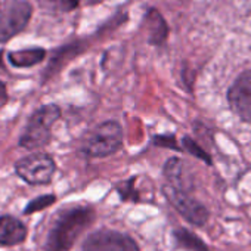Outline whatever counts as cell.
<instances>
[{
    "instance_id": "obj_9",
    "label": "cell",
    "mask_w": 251,
    "mask_h": 251,
    "mask_svg": "<svg viewBox=\"0 0 251 251\" xmlns=\"http://www.w3.org/2000/svg\"><path fill=\"white\" fill-rule=\"evenodd\" d=\"M163 175L166 177L167 185H170L172 188L192 192V189H194L192 179L186 173L185 163L182 160H179L177 157H172L166 161V164L163 167Z\"/></svg>"
},
{
    "instance_id": "obj_1",
    "label": "cell",
    "mask_w": 251,
    "mask_h": 251,
    "mask_svg": "<svg viewBox=\"0 0 251 251\" xmlns=\"http://www.w3.org/2000/svg\"><path fill=\"white\" fill-rule=\"evenodd\" d=\"M96 217L90 205H74L62 210L46 238V251H70L80 235L93 223Z\"/></svg>"
},
{
    "instance_id": "obj_11",
    "label": "cell",
    "mask_w": 251,
    "mask_h": 251,
    "mask_svg": "<svg viewBox=\"0 0 251 251\" xmlns=\"http://www.w3.org/2000/svg\"><path fill=\"white\" fill-rule=\"evenodd\" d=\"M27 238L25 225L14 216H0V245L14 247Z\"/></svg>"
},
{
    "instance_id": "obj_8",
    "label": "cell",
    "mask_w": 251,
    "mask_h": 251,
    "mask_svg": "<svg viewBox=\"0 0 251 251\" xmlns=\"http://www.w3.org/2000/svg\"><path fill=\"white\" fill-rule=\"evenodd\" d=\"M226 98L232 112L244 123H251V70L242 71L233 80Z\"/></svg>"
},
{
    "instance_id": "obj_6",
    "label": "cell",
    "mask_w": 251,
    "mask_h": 251,
    "mask_svg": "<svg viewBox=\"0 0 251 251\" xmlns=\"http://www.w3.org/2000/svg\"><path fill=\"white\" fill-rule=\"evenodd\" d=\"M33 14L27 0H11L0 11V43H5L20 34L28 24Z\"/></svg>"
},
{
    "instance_id": "obj_10",
    "label": "cell",
    "mask_w": 251,
    "mask_h": 251,
    "mask_svg": "<svg viewBox=\"0 0 251 251\" xmlns=\"http://www.w3.org/2000/svg\"><path fill=\"white\" fill-rule=\"evenodd\" d=\"M148 43L152 46H164L169 39V25L158 9H148L144 18Z\"/></svg>"
},
{
    "instance_id": "obj_18",
    "label": "cell",
    "mask_w": 251,
    "mask_h": 251,
    "mask_svg": "<svg viewBox=\"0 0 251 251\" xmlns=\"http://www.w3.org/2000/svg\"><path fill=\"white\" fill-rule=\"evenodd\" d=\"M154 145L157 147H163V148H169V150H173V151H183V148H180L177 145V141L173 135H160V136H155L154 138Z\"/></svg>"
},
{
    "instance_id": "obj_17",
    "label": "cell",
    "mask_w": 251,
    "mask_h": 251,
    "mask_svg": "<svg viewBox=\"0 0 251 251\" xmlns=\"http://www.w3.org/2000/svg\"><path fill=\"white\" fill-rule=\"evenodd\" d=\"M135 182H136V177H130L129 180L117 185V191L123 201H135V202L139 201V194L135 189Z\"/></svg>"
},
{
    "instance_id": "obj_14",
    "label": "cell",
    "mask_w": 251,
    "mask_h": 251,
    "mask_svg": "<svg viewBox=\"0 0 251 251\" xmlns=\"http://www.w3.org/2000/svg\"><path fill=\"white\" fill-rule=\"evenodd\" d=\"M39 3L52 14H68L78 8L80 0H39Z\"/></svg>"
},
{
    "instance_id": "obj_13",
    "label": "cell",
    "mask_w": 251,
    "mask_h": 251,
    "mask_svg": "<svg viewBox=\"0 0 251 251\" xmlns=\"http://www.w3.org/2000/svg\"><path fill=\"white\" fill-rule=\"evenodd\" d=\"M173 238L177 247L189 250V251H211L208 245L192 230L186 227H179L173 230Z\"/></svg>"
},
{
    "instance_id": "obj_7",
    "label": "cell",
    "mask_w": 251,
    "mask_h": 251,
    "mask_svg": "<svg viewBox=\"0 0 251 251\" xmlns=\"http://www.w3.org/2000/svg\"><path fill=\"white\" fill-rule=\"evenodd\" d=\"M81 251H141V248L127 233L112 229H99L84 239Z\"/></svg>"
},
{
    "instance_id": "obj_15",
    "label": "cell",
    "mask_w": 251,
    "mask_h": 251,
    "mask_svg": "<svg viewBox=\"0 0 251 251\" xmlns=\"http://www.w3.org/2000/svg\"><path fill=\"white\" fill-rule=\"evenodd\" d=\"M182 148H183V151H186V152H189L191 155H194L195 158H198V160H201V161H204L205 164H208V166H211V157H210V154L197 142V141H194L192 138H189V136H183L182 138Z\"/></svg>"
},
{
    "instance_id": "obj_4",
    "label": "cell",
    "mask_w": 251,
    "mask_h": 251,
    "mask_svg": "<svg viewBox=\"0 0 251 251\" xmlns=\"http://www.w3.org/2000/svg\"><path fill=\"white\" fill-rule=\"evenodd\" d=\"M163 192L167 198V201L175 207V210L191 225L194 226H204L210 217L208 208L200 202L197 198L192 197L191 192L180 191L176 188H172L170 185L163 186Z\"/></svg>"
},
{
    "instance_id": "obj_5",
    "label": "cell",
    "mask_w": 251,
    "mask_h": 251,
    "mask_svg": "<svg viewBox=\"0 0 251 251\" xmlns=\"http://www.w3.org/2000/svg\"><path fill=\"white\" fill-rule=\"evenodd\" d=\"M56 170L53 158L48 154L37 152L17 161V175L30 185H46L52 180Z\"/></svg>"
},
{
    "instance_id": "obj_19",
    "label": "cell",
    "mask_w": 251,
    "mask_h": 251,
    "mask_svg": "<svg viewBox=\"0 0 251 251\" xmlns=\"http://www.w3.org/2000/svg\"><path fill=\"white\" fill-rule=\"evenodd\" d=\"M8 100V93H6V86L3 81H0V102L5 103Z\"/></svg>"
},
{
    "instance_id": "obj_16",
    "label": "cell",
    "mask_w": 251,
    "mask_h": 251,
    "mask_svg": "<svg viewBox=\"0 0 251 251\" xmlns=\"http://www.w3.org/2000/svg\"><path fill=\"white\" fill-rule=\"evenodd\" d=\"M56 201V197L53 194H48V195H40L34 200H31L27 205H25V210H24V214H33V213H37V211H42L48 207H50L53 202Z\"/></svg>"
},
{
    "instance_id": "obj_12",
    "label": "cell",
    "mask_w": 251,
    "mask_h": 251,
    "mask_svg": "<svg viewBox=\"0 0 251 251\" xmlns=\"http://www.w3.org/2000/svg\"><path fill=\"white\" fill-rule=\"evenodd\" d=\"M45 56H46V50L43 48H28V49L9 52L8 59L17 68H28L42 62Z\"/></svg>"
},
{
    "instance_id": "obj_2",
    "label": "cell",
    "mask_w": 251,
    "mask_h": 251,
    "mask_svg": "<svg viewBox=\"0 0 251 251\" xmlns=\"http://www.w3.org/2000/svg\"><path fill=\"white\" fill-rule=\"evenodd\" d=\"M61 117V108L55 103L43 105L28 120L24 133L20 138V147L25 150L43 148L52 138V127Z\"/></svg>"
},
{
    "instance_id": "obj_3",
    "label": "cell",
    "mask_w": 251,
    "mask_h": 251,
    "mask_svg": "<svg viewBox=\"0 0 251 251\" xmlns=\"http://www.w3.org/2000/svg\"><path fill=\"white\" fill-rule=\"evenodd\" d=\"M123 147V129L117 121L108 120L96 126L83 144V152L92 158H103L115 154Z\"/></svg>"
}]
</instances>
